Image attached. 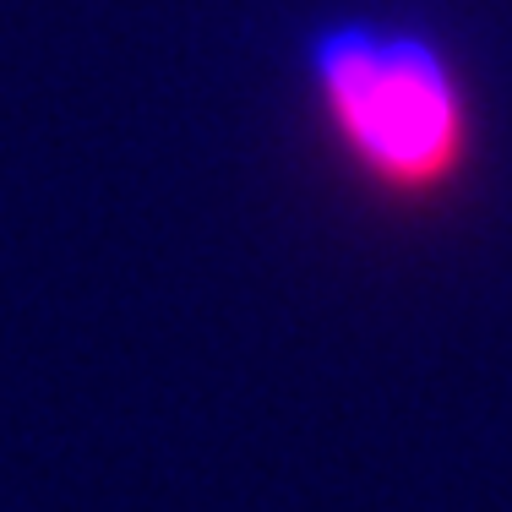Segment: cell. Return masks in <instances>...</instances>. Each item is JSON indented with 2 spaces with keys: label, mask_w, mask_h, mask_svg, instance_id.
<instances>
[{
  "label": "cell",
  "mask_w": 512,
  "mask_h": 512,
  "mask_svg": "<svg viewBox=\"0 0 512 512\" xmlns=\"http://www.w3.org/2000/svg\"><path fill=\"white\" fill-rule=\"evenodd\" d=\"M311 71L338 142L371 180L425 197L463 169L469 104L431 39L344 22L316 39Z\"/></svg>",
  "instance_id": "1"
}]
</instances>
